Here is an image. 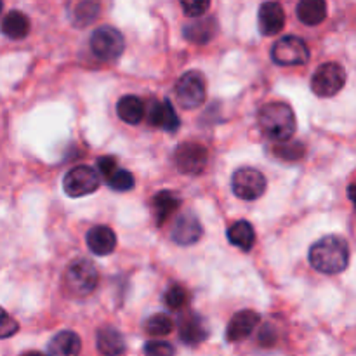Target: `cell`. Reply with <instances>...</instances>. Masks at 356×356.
Instances as JSON below:
<instances>
[{"label":"cell","instance_id":"83f0119b","mask_svg":"<svg viewBox=\"0 0 356 356\" xmlns=\"http://www.w3.org/2000/svg\"><path fill=\"white\" fill-rule=\"evenodd\" d=\"M188 302V292L186 289L181 287V285H170L165 292V305L169 306V309L176 312L181 309Z\"/></svg>","mask_w":356,"mask_h":356},{"label":"cell","instance_id":"cb8c5ba5","mask_svg":"<svg viewBox=\"0 0 356 356\" xmlns=\"http://www.w3.org/2000/svg\"><path fill=\"white\" fill-rule=\"evenodd\" d=\"M298 17L306 26H318L327 17V3L323 0H302L298 6Z\"/></svg>","mask_w":356,"mask_h":356},{"label":"cell","instance_id":"3957f363","mask_svg":"<svg viewBox=\"0 0 356 356\" xmlns=\"http://www.w3.org/2000/svg\"><path fill=\"white\" fill-rule=\"evenodd\" d=\"M99 275L94 264L87 259L73 261L63 275V287L72 298H86L96 291Z\"/></svg>","mask_w":356,"mask_h":356},{"label":"cell","instance_id":"5bb4252c","mask_svg":"<svg viewBox=\"0 0 356 356\" xmlns=\"http://www.w3.org/2000/svg\"><path fill=\"white\" fill-rule=\"evenodd\" d=\"M257 24L264 37H273L280 33L285 26V10L278 2H264L257 13Z\"/></svg>","mask_w":356,"mask_h":356},{"label":"cell","instance_id":"6da1fadb","mask_svg":"<svg viewBox=\"0 0 356 356\" xmlns=\"http://www.w3.org/2000/svg\"><path fill=\"white\" fill-rule=\"evenodd\" d=\"M309 263L323 275L343 273L350 264V245L339 235H329L309 249Z\"/></svg>","mask_w":356,"mask_h":356},{"label":"cell","instance_id":"8992f818","mask_svg":"<svg viewBox=\"0 0 356 356\" xmlns=\"http://www.w3.org/2000/svg\"><path fill=\"white\" fill-rule=\"evenodd\" d=\"M99 184V174L89 165L73 167V169H70L68 172H66V176L63 177V190H65V193L72 198L92 195L94 191H97Z\"/></svg>","mask_w":356,"mask_h":356},{"label":"cell","instance_id":"4316f807","mask_svg":"<svg viewBox=\"0 0 356 356\" xmlns=\"http://www.w3.org/2000/svg\"><path fill=\"white\" fill-rule=\"evenodd\" d=\"M99 13V3L94 2H80L75 6V13L73 16V23L79 24V26H87V24L92 23L97 17Z\"/></svg>","mask_w":356,"mask_h":356},{"label":"cell","instance_id":"7a4b0ae2","mask_svg":"<svg viewBox=\"0 0 356 356\" xmlns=\"http://www.w3.org/2000/svg\"><path fill=\"white\" fill-rule=\"evenodd\" d=\"M257 124L264 138L275 143H289L298 129L294 110L282 101L264 104L257 113Z\"/></svg>","mask_w":356,"mask_h":356},{"label":"cell","instance_id":"7c38bea8","mask_svg":"<svg viewBox=\"0 0 356 356\" xmlns=\"http://www.w3.org/2000/svg\"><path fill=\"white\" fill-rule=\"evenodd\" d=\"M202 235H204V228H202L200 219L193 212H183L181 216H177L172 228L174 242L183 247H188L197 243L202 238Z\"/></svg>","mask_w":356,"mask_h":356},{"label":"cell","instance_id":"30bf717a","mask_svg":"<svg viewBox=\"0 0 356 356\" xmlns=\"http://www.w3.org/2000/svg\"><path fill=\"white\" fill-rule=\"evenodd\" d=\"M174 160L179 172L197 176L204 172L207 165V149L200 143H183L174 152Z\"/></svg>","mask_w":356,"mask_h":356},{"label":"cell","instance_id":"e575fe53","mask_svg":"<svg viewBox=\"0 0 356 356\" xmlns=\"http://www.w3.org/2000/svg\"><path fill=\"white\" fill-rule=\"evenodd\" d=\"M2 7H3V6H2V2H0V13H2Z\"/></svg>","mask_w":356,"mask_h":356},{"label":"cell","instance_id":"9a60e30c","mask_svg":"<svg viewBox=\"0 0 356 356\" xmlns=\"http://www.w3.org/2000/svg\"><path fill=\"white\" fill-rule=\"evenodd\" d=\"M148 122L153 127H160L167 132H176L179 129V117L169 99L149 103Z\"/></svg>","mask_w":356,"mask_h":356},{"label":"cell","instance_id":"8fae6325","mask_svg":"<svg viewBox=\"0 0 356 356\" xmlns=\"http://www.w3.org/2000/svg\"><path fill=\"white\" fill-rule=\"evenodd\" d=\"M99 172L106 177V183L115 191H129L134 188V176L118 165L115 156H101L97 160Z\"/></svg>","mask_w":356,"mask_h":356},{"label":"cell","instance_id":"52a82bcc","mask_svg":"<svg viewBox=\"0 0 356 356\" xmlns=\"http://www.w3.org/2000/svg\"><path fill=\"white\" fill-rule=\"evenodd\" d=\"M125 47L124 35L111 26H101L90 35V51L101 61H113Z\"/></svg>","mask_w":356,"mask_h":356},{"label":"cell","instance_id":"836d02e7","mask_svg":"<svg viewBox=\"0 0 356 356\" xmlns=\"http://www.w3.org/2000/svg\"><path fill=\"white\" fill-rule=\"evenodd\" d=\"M353 184H351V186H350V198H351V200H353Z\"/></svg>","mask_w":356,"mask_h":356},{"label":"cell","instance_id":"ac0fdd59","mask_svg":"<svg viewBox=\"0 0 356 356\" xmlns=\"http://www.w3.org/2000/svg\"><path fill=\"white\" fill-rule=\"evenodd\" d=\"M82 350V341L73 330H63L56 334L47 348V356H79Z\"/></svg>","mask_w":356,"mask_h":356},{"label":"cell","instance_id":"484cf974","mask_svg":"<svg viewBox=\"0 0 356 356\" xmlns=\"http://www.w3.org/2000/svg\"><path fill=\"white\" fill-rule=\"evenodd\" d=\"M146 330H148V334H152V336L155 337L169 336L174 330V322L170 320L169 315H165V313H156V315L149 316L148 318V322H146Z\"/></svg>","mask_w":356,"mask_h":356},{"label":"cell","instance_id":"2e32d148","mask_svg":"<svg viewBox=\"0 0 356 356\" xmlns=\"http://www.w3.org/2000/svg\"><path fill=\"white\" fill-rule=\"evenodd\" d=\"M179 337L188 346H198L209 337L207 323L197 313H186L179 322Z\"/></svg>","mask_w":356,"mask_h":356},{"label":"cell","instance_id":"5b68a950","mask_svg":"<svg viewBox=\"0 0 356 356\" xmlns=\"http://www.w3.org/2000/svg\"><path fill=\"white\" fill-rule=\"evenodd\" d=\"M266 188V177L261 170L252 169V167H240L233 172L232 190L240 200H257L259 197H263Z\"/></svg>","mask_w":356,"mask_h":356},{"label":"cell","instance_id":"ba28073f","mask_svg":"<svg viewBox=\"0 0 356 356\" xmlns=\"http://www.w3.org/2000/svg\"><path fill=\"white\" fill-rule=\"evenodd\" d=\"M346 83V72L337 63H323L312 79V90L318 97H332Z\"/></svg>","mask_w":356,"mask_h":356},{"label":"cell","instance_id":"d6a6232c","mask_svg":"<svg viewBox=\"0 0 356 356\" xmlns=\"http://www.w3.org/2000/svg\"><path fill=\"white\" fill-rule=\"evenodd\" d=\"M21 356H44L42 353H38V351H28V353L21 355Z\"/></svg>","mask_w":356,"mask_h":356},{"label":"cell","instance_id":"603a6c76","mask_svg":"<svg viewBox=\"0 0 356 356\" xmlns=\"http://www.w3.org/2000/svg\"><path fill=\"white\" fill-rule=\"evenodd\" d=\"M0 30L6 37L13 38V40H21L30 33V19L21 10H10L2 19Z\"/></svg>","mask_w":356,"mask_h":356},{"label":"cell","instance_id":"f546056e","mask_svg":"<svg viewBox=\"0 0 356 356\" xmlns=\"http://www.w3.org/2000/svg\"><path fill=\"white\" fill-rule=\"evenodd\" d=\"M19 330V323L0 306V339L13 337Z\"/></svg>","mask_w":356,"mask_h":356},{"label":"cell","instance_id":"4fadbf2b","mask_svg":"<svg viewBox=\"0 0 356 356\" xmlns=\"http://www.w3.org/2000/svg\"><path fill=\"white\" fill-rule=\"evenodd\" d=\"M259 313L252 312V309H242V312L235 313L229 320L228 327H226V341L228 343H240V341L247 339L259 325Z\"/></svg>","mask_w":356,"mask_h":356},{"label":"cell","instance_id":"44dd1931","mask_svg":"<svg viewBox=\"0 0 356 356\" xmlns=\"http://www.w3.org/2000/svg\"><path fill=\"white\" fill-rule=\"evenodd\" d=\"M181 200L174 191H160L153 198V212H155L156 225L162 226L172 218V214H176V211L179 209Z\"/></svg>","mask_w":356,"mask_h":356},{"label":"cell","instance_id":"ffe728a7","mask_svg":"<svg viewBox=\"0 0 356 356\" xmlns=\"http://www.w3.org/2000/svg\"><path fill=\"white\" fill-rule=\"evenodd\" d=\"M97 350L104 356H120L125 351V339L115 327L106 325L97 332Z\"/></svg>","mask_w":356,"mask_h":356},{"label":"cell","instance_id":"1f68e13d","mask_svg":"<svg viewBox=\"0 0 356 356\" xmlns=\"http://www.w3.org/2000/svg\"><path fill=\"white\" fill-rule=\"evenodd\" d=\"M181 7H183L184 14L190 17H198V16H204L209 9H211V2H200V0H184L181 2Z\"/></svg>","mask_w":356,"mask_h":356},{"label":"cell","instance_id":"277c9868","mask_svg":"<svg viewBox=\"0 0 356 356\" xmlns=\"http://www.w3.org/2000/svg\"><path fill=\"white\" fill-rule=\"evenodd\" d=\"M176 99L181 108L184 110H195L205 101L207 87H205V79L197 70H190L184 75L179 76L176 82Z\"/></svg>","mask_w":356,"mask_h":356},{"label":"cell","instance_id":"7402d4cb","mask_svg":"<svg viewBox=\"0 0 356 356\" xmlns=\"http://www.w3.org/2000/svg\"><path fill=\"white\" fill-rule=\"evenodd\" d=\"M117 113L118 117H120V120H124L125 124L138 125L139 122L145 118L146 108H145V103H143L138 96L127 94V96L118 99Z\"/></svg>","mask_w":356,"mask_h":356},{"label":"cell","instance_id":"f1b7e54d","mask_svg":"<svg viewBox=\"0 0 356 356\" xmlns=\"http://www.w3.org/2000/svg\"><path fill=\"white\" fill-rule=\"evenodd\" d=\"M273 153L277 156H280L282 160H298L305 155V146L298 141H289V143H282V146H277L273 149Z\"/></svg>","mask_w":356,"mask_h":356},{"label":"cell","instance_id":"d4e9b609","mask_svg":"<svg viewBox=\"0 0 356 356\" xmlns=\"http://www.w3.org/2000/svg\"><path fill=\"white\" fill-rule=\"evenodd\" d=\"M228 236V242L232 245L238 247L242 250H250L256 243V232H254V226L249 221H236L226 232Z\"/></svg>","mask_w":356,"mask_h":356},{"label":"cell","instance_id":"e0dca14e","mask_svg":"<svg viewBox=\"0 0 356 356\" xmlns=\"http://www.w3.org/2000/svg\"><path fill=\"white\" fill-rule=\"evenodd\" d=\"M87 247L96 256H110L117 247V235L108 226L97 225L87 233Z\"/></svg>","mask_w":356,"mask_h":356},{"label":"cell","instance_id":"d6986e66","mask_svg":"<svg viewBox=\"0 0 356 356\" xmlns=\"http://www.w3.org/2000/svg\"><path fill=\"white\" fill-rule=\"evenodd\" d=\"M216 31H218V23L214 17L209 16L186 24L183 35L188 42H193V44H209L216 37Z\"/></svg>","mask_w":356,"mask_h":356},{"label":"cell","instance_id":"4dcf8cb0","mask_svg":"<svg viewBox=\"0 0 356 356\" xmlns=\"http://www.w3.org/2000/svg\"><path fill=\"white\" fill-rule=\"evenodd\" d=\"M145 355L146 356H176L172 344L165 343V341H149L145 344Z\"/></svg>","mask_w":356,"mask_h":356},{"label":"cell","instance_id":"9c48e42d","mask_svg":"<svg viewBox=\"0 0 356 356\" xmlns=\"http://www.w3.org/2000/svg\"><path fill=\"white\" fill-rule=\"evenodd\" d=\"M271 59L280 66L305 65L309 59L308 44L296 35H287L275 42L273 49H271Z\"/></svg>","mask_w":356,"mask_h":356}]
</instances>
